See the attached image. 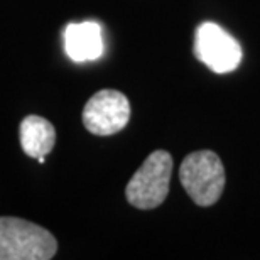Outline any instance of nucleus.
Returning a JSON list of instances; mask_svg holds the SVG:
<instances>
[{
  "label": "nucleus",
  "instance_id": "f257e3e1",
  "mask_svg": "<svg viewBox=\"0 0 260 260\" xmlns=\"http://www.w3.org/2000/svg\"><path fill=\"white\" fill-rule=\"evenodd\" d=\"M58 242L46 228L14 216H0V260H49Z\"/></svg>",
  "mask_w": 260,
  "mask_h": 260
},
{
  "label": "nucleus",
  "instance_id": "f03ea898",
  "mask_svg": "<svg viewBox=\"0 0 260 260\" xmlns=\"http://www.w3.org/2000/svg\"><path fill=\"white\" fill-rule=\"evenodd\" d=\"M179 179L198 206H211L225 189V168L213 150H198L186 155L179 168Z\"/></svg>",
  "mask_w": 260,
  "mask_h": 260
},
{
  "label": "nucleus",
  "instance_id": "7ed1b4c3",
  "mask_svg": "<svg viewBox=\"0 0 260 260\" xmlns=\"http://www.w3.org/2000/svg\"><path fill=\"white\" fill-rule=\"evenodd\" d=\"M173 157L166 150H154L135 171L125 188L127 201L139 210H152L162 205L169 193Z\"/></svg>",
  "mask_w": 260,
  "mask_h": 260
},
{
  "label": "nucleus",
  "instance_id": "20e7f679",
  "mask_svg": "<svg viewBox=\"0 0 260 260\" xmlns=\"http://www.w3.org/2000/svg\"><path fill=\"white\" fill-rule=\"evenodd\" d=\"M194 54L203 64L218 75L237 70L242 61L238 41L215 22H203L196 29Z\"/></svg>",
  "mask_w": 260,
  "mask_h": 260
},
{
  "label": "nucleus",
  "instance_id": "39448f33",
  "mask_svg": "<svg viewBox=\"0 0 260 260\" xmlns=\"http://www.w3.org/2000/svg\"><path fill=\"white\" fill-rule=\"evenodd\" d=\"M130 103L123 93L102 90L95 93L83 108V125L95 135H113L128 123Z\"/></svg>",
  "mask_w": 260,
  "mask_h": 260
},
{
  "label": "nucleus",
  "instance_id": "423d86ee",
  "mask_svg": "<svg viewBox=\"0 0 260 260\" xmlns=\"http://www.w3.org/2000/svg\"><path fill=\"white\" fill-rule=\"evenodd\" d=\"M66 54L75 63L95 61L103 53V36L100 24L86 20V22H73L64 30Z\"/></svg>",
  "mask_w": 260,
  "mask_h": 260
},
{
  "label": "nucleus",
  "instance_id": "0eeeda50",
  "mask_svg": "<svg viewBox=\"0 0 260 260\" xmlns=\"http://www.w3.org/2000/svg\"><path fill=\"white\" fill-rule=\"evenodd\" d=\"M19 137L22 150L29 157L38 159L41 164L46 162V155L54 149L56 130L53 123L39 115H27L20 122Z\"/></svg>",
  "mask_w": 260,
  "mask_h": 260
}]
</instances>
